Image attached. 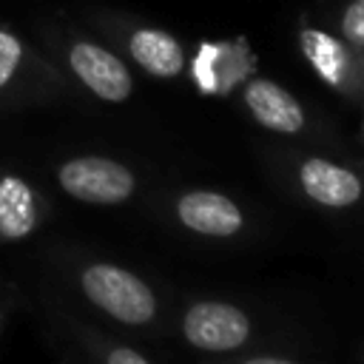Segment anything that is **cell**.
<instances>
[{"mask_svg":"<svg viewBox=\"0 0 364 364\" xmlns=\"http://www.w3.org/2000/svg\"><path fill=\"white\" fill-rule=\"evenodd\" d=\"M60 270L77 299L108 321L128 330H154L159 324L162 299L136 270L85 253H65Z\"/></svg>","mask_w":364,"mask_h":364,"instance_id":"1","label":"cell"},{"mask_svg":"<svg viewBox=\"0 0 364 364\" xmlns=\"http://www.w3.org/2000/svg\"><path fill=\"white\" fill-rule=\"evenodd\" d=\"M54 182L68 199L94 208L125 205L139 191V176L134 168L102 154H77L57 162Z\"/></svg>","mask_w":364,"mask_h":364,"instance_id":"2","label":"cell"},{"mask_svg":"<svg viewBox=\"0 0 364 364\" xmlns=\"http://www.w3.org/2000/svg\"><path fill=\"white\" fill-rule=\"evenodd\" d=\"M176 333L188 347H193L199 353L225 355V353H236L253 341L256 321L245 307H239L233 301L196 299L179 310Z\"/></svg>","mask_w":364,"mask_h":364,"instance_id":"3","label":"cell"},{"mask_svg":"<svg viewBox=\"0 0 364 364\" xmlns=\"http://www.w3.org/2000/svg\"><path fill=\"white\" fill-rule=\"evenodd\" d=\"M173 222L202 239H233L247 230V213L233 196L219 191H182L171 199Z\"/></svg>","mask_w":364,"mask_h":364,"instance_id":"4","label":"cell"},{"mask_svg":"<svg viewBox=\"0 0 364 364\" xmlns=\"http://www.w3.org/2000/svg\"><path fill=\"white\" fill-rule=\"evenodd\" d=\"M293 179L299 193L324 210H350L364 196V176L327 156H304Z\"/></svg>","mask_w":364,"mask_h":364,"instance_id":"5","label":"cell"},{"mask_svg":"<svg viewBox=\"0 0 364 364\" xmlns=\"http://www.w3.org/2000/svg\"><path fill=\"white\" fill-rule=\"evenodd\" d=\"M48 213L51 202L31 179L0 168V247L34 236Z\"/></svg>","mask_w":364,"mask_h":364,"instance_id":"6","label":"cell"},{"mask_svg":"<svg viewBox=\"0 0 364 364\" xmlns=\"http://www.w3.org/2000/svg\"><path fill=\"white\" fill-rule=\"evenodd\" d=\"M57 85V77L37 60L28 46L0 26V105H20L40 100Z\"/></svg>","mask_w":364,"mask_h":364,"instance_id":"7","label":"cell"},{"mask_svg":"<svg viewBox=\"0 0 364 364\" xmlns=\"http://www.w3.org/2000/svg\"><path fill=\"white\" fill-rule=\"evenodd\" d=\"M68 68L71 74L102 102H125L134 91V77L128 65L108 48L80 40L68 48Z\"/></svg>","mask_w":364,"mask_h":364,"instance_id":"8","label":"cell"},{"mask_svg":"<svg viewBox=\"0 0 364 364\" xmlns=\"http://www.w3.org/2000/svg\"><path fill=\"white\" fill-rule=\"evenodd\" d=\"M51 318L63 330V338L68 341V347L82 358V364H154L134 344H125V341L108 336L105 330H100L88 321H80L77 316L54 313Z\"/></svg>","mask_w":364,"mask_h":364,"instance_id":"9","label":"cell"},{"mask_svg":"<svg viewBox=\"0 0 364 364\" xmlns=\"http://www.w3.org/2000/svg\"><path fill=\"white\" fill-rule=\"evenodd\" d=\"M245 105L259 125L276 134H299L304 128V111L299 100L273 80H250L245 85Z\"/></svg>","mask_w":364,"mask_h":364,"instance_id":"10","label":"cell"},{"mask_svg":"<svg viewBox=\"0 0 364 364\" xmlns=\"http://www.w3.org/2000/svg\"><path fill=\"white\" fill-rule=\"evenodd\" d=\"M128 51L136 60V65H142L148 74L171 80L176 74H182L185 68V51L182 46L159 28H139L131 34L128 40Z\"/></svg>","mask_w":364,"mask_h":364,"instance_id":"11","label":"cell"},{"mask_svg":"<svg viewBox=\"0 0 364 364\" xmlns=\"http://www.w3.org/2000/svg\"><path fill=\"white\" fill-rule=\"evenodd\" d=\"M301 51L310 60V65L318 71V77L327 85H341L347 80V68H350V54L341 46V40L330 37L327 31H301Z\"/></svg>","mask_w":364,"mask_h":364,"instance_id":"12","label":"cell"},{"mask_svg":"<svg viewBox=\"0 0 364 364\" xmlns=\"http://www.w3.org/2000/svg\"><path fill=\"white\" fill-rule=\"evenodd\" d=\"M341 34H344L353 46L364 48V0H353V3L347 6L344 20H341Z\"/></svg>","mask_w":364,"mask_h":364,"instance_id":"13","label":"cell"},{"mask_svg":"<svg viewBox=\"0 0 364 364\" xmlns=\"http://www.w3.org/2000/svg\"><path fill=\"white\" fill-rule=\"evenodd\" d=\"M236 364H301V361L287 358V355H273V353H264V355H245V358H239Z\"/></svg>","mask_w":364,"mask_h":364,"instance_id":"14","label":"cell"},{"mask_svg":"<svg viewBox=\"0 0 364 364\" xmlns=\"http://www.w3.org/2000/svg\"><path fill=\"white\" fill-rule=\"evenodd\" d=\"M3 318H6V307L0 304V330H3Z\"/></svg>","mask_w":364,"mask_h":364,"instance_id":"15","label":"cell"},{"mask_svg":"<svg viewBox=\"0 0 364 364\" xmlns=\"http://www.w3.org/2000/svg\"><path fill=\"white\" fill-rule=\"evenodd\" d=\"M0 287H6V284H3V279H0Z\"/></svg>","mask_w":364,"mask_h":364,"instance_id":"16","label":"cell"}]
</instances>
